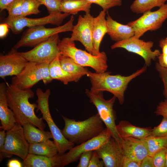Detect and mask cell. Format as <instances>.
<instances>
[{
    "instance_id": "cell-16",
    "label": "cell",
    "mask_w": 167,
    "mask_h": 167,
    "mask_svg": "<svg viewBox=\"0 0 167 167\" xmlns=\"http://www.w3.org/2000/svg\"><path fill=\"white\" fill-rule=\"evenodd\" d=\"M105 167H122L125 155L120 144L111 137L105 144L96 149Z\"/></svg>"
},
{
    "instance_id": "cell-43",
    "label": "cell",
    "mask_w": 167,
    "mask_h": 167,
    "mask_svg": "<svg viewBox=\"0 0 167 167\" xmlns=\"http://www.w3.org/2000/svg\"><path fill=\"white\" fill-rule=\"evenodd\" d=\"M141 162L125 156L122 167H140Z\"/></svg>"
},
{
    "instance_id": "cell-3",
    "label": "cell",
    "mask_w": 167,
    "mask_h": 167,
    "mask_svg": "<svg viewBox=\"0 0 167 167\" xmlns=\"http://www.w3.org/2000/svg\"><path fill=\"white\" fill-rule=\"evenodd\" d=\"M62 116L65 123L62 133L74 144H79L97 136L104 129V123L98 113L81 121Z\"/></svg>"
},
{
    "instance_id": "cell-17",
    "label": "cell",
    "mask_w": 167,
    "mask_h": 167,
    "mask_svg": "<svg viewBox=\"0 0 167 167\" xmlns=\"http://www.w3.org/2000/svg\"><path fill=\"white\" fill-rule=\"evenodd\" d=\"M28 61L13 48L5 55L0 56V77L15 76L19 74Z\"/></svg>"
},
{
    "instance_id": "cell-6",
    "label": "cell",
    "mask_w": 167,
    "mask_h": 167,
    "mask_svg": "<svg viewBox=\"0 0 167 167\" xmlns=\"http://www.w3.org/2000/svg\"><path fill=\"white\" fill-rule=\"evenodd\" d=\"M49 64L28 62L20 73L13 77L11 84L22 90L30 89L40 80L46 85L52 79L49 72Z\"/></svg>"
},
{
    "instance_id": "cell-1",
    "label": "cell",
    "mask_w": 167,
    "mask_h": 167,
    "mask_svg": "<svg viewBox=\"0 0 167 167\" xmlns=\"http://www.w3.org/2000/svg\"><path fill=\"white\" fill-rule=\"evenodd\" d=\"M6 94L9 107L13 111L17 123L21 126L29 123L41 129L46 127L42 118L37 117L34 110L37 105L31 104L29 99L34 96V92L31 89H21L11 84H6Z\"/></svg>"
},
{
    "instance_id": "cell-20",
    "label": "cell",
    "mask_w": 167,
    "mask_h": 167,
    "mask_svg": "<svg viewBox=\"0 0 167 167\" xmlns=\"http://www.w3.org/2000/svg\"><path fill=\"white\" fill-rule=\"evenodd\" d=\"M108 34L116 42L122 41L135 35L133 29L127 24L124 25L113 20L109 14L106 17Z\"/></svg>"
},
{
    "instance_id": "cell-7",
    "label": "cell",
    "mask_w": 167,
    "mask_h": 167,
    "mask_svg": "<svg viewBox=\"0 0 167 167\" xmlns=\"http://www.w3.org/2000/svg\"><path fill=\"white\" fill-rule=\"evenodd\" d=\"M74 17L71 16L69 20L64 25L54 28H46L44 25L29 28L23 33L20 39L13 48L17 50L23 47L36 46L48 39L52 36L60 33L72 30Z\"/></svg>"
},
{
    "instance_id": "cell-36",
    "label": "cell",
    "mask_w": 167,
    "mask_h": 167,
    "mask_svg": "<svg viewBox=\"0 0 167 167\" xmlns=\"http://www.w3.org/2000/svg\"><path fill=\"white\" fill-rule=\"evenodd\" d=\"M150 136H167V117H164L160 124L152 129Z\"/></svg>"
},
{
    "instance_id": "cell-10",
    "label": "cell",
    "mask_w": 167,
    "mask_h": 167,
    "mask_svg": "<svg viewBox=\"0 0 167 167\" xmlns=\"http://www.w3.org/2000/svg\"><path fill=\"white\" fill-rule=\"evenodd\" d=\"M167 19V3H165L156 11L143 13L141 16L127 24L133 29L134 36L139 38L148 31H156L160 28Z\"/></svg>"
},
{
    "instance_id": "cell-15",
    "label": "cell",
    "mask_w": 167,
    "mask_h": 167,
    "mask_svg": "<svg viewBox=\"0 0 167 167\" xmlns=\"http://www.w3.org/2000/svg\"><path fill=\"white\" fill-rule=\"evenodd\" d=\"M70 15L66 13H62L61 12H57L41 18H30L21 16L11 20L4 21V22L8 24L14 34H18L26 27L29 28L49 24L59 26L64 19Z\"/></svg>"
},
{
    "instance_id": "cell-48",
    "label": "cell",
    "mask_w": 167,
    "mask_h": 167,
    "mask_svg": "<svg viewBox=\"0 0 167 167\" xmlns=\"http://www.w3.org/2000/svg\"><path fill=\"white\" fill-rule=\"evenodd\" d=\"M165 167H167V152H166V162Z\"/></svg>"
},
{
    "instance_id": "cell-24",
    "label": "cell",
    "mask_w": 167,
    "mask_h": 167,
    "mask_svg": "<svg viewBox=\"0 0 167 167\" xmlns=\"http://www.w3.org/2000/svg\"><path fill=\"white\" fill-rule=\"evenodd\" d=\"M22 126L25 137L29 144L38 143L50 139H53L50 131L37 128L30 123H25Z\"/></svg>"
},
{
    "instance_id": "cell-46",
    "label": "cell",
    "mask_w": 167,
    "mask_h": 167,
    "mask_svg": "<svg viewBox=\"0 0 167 167\" xmlns=\"http://www.w3.org/2000/svg\"><path fill=\"white\" fill-rule=\"evenodd\" d=\"M6 165L8 167H23L22 163L19 161L15 159L9 160Z\"/></svg>"
},
{
    "instance_id": "cell-14",
    "label": "cell",
    "mask_w": 167,
    "mask_h": 167,
    "mask_svg": "<svg viewBox=\"0 0 167 167\" xmlns=\"http://www.w3.org/2000/svg\"><path fill=\"white\" fill-rule=\"evenodd\" d=\"M112 137L106 127L97 136L76 146H74L66 153L61 155L62 167L77 161L81 154L89 151L96 150L106 143Z\"/></svg>"
},
{
    "instance_id": "cell-29",
    "label": "cell",
    "mask_w": 167,
    "mask_h": 167,
    "mask_svg": "<svg viewBox=\"0 0 167 167\" xmlns=\"http://www.w3.org/2000/svg\"><path fill=\"white\" fill-rule=\"evenodd\" d=\"M167 0H135L130 6L131 11L136 14L143 13L153 8L159 7L165 3Z\"/></svg>"
},
{
    "instance_id": "cell-37",
    "label": "cell",
    "mask_w": 167,
    "mask_h": 167,
    "mask_svg": "<svg viewBox=\"0 0 167 167\" xmlns=\"http://www.w3.org/2000/svg\"><path fill=\"white\" fill-rule=\"evenodd\" d=\"M155 67L163 82L164 86L163 95L165 99L167 100V67L162 66L158 62L156 63Z\"/></svg>"
},
{
    "instance_id": "cell-49",
    "label": "cell",
    "mask_w": 167,
    "mask_h": 167,
    "mask_svg": "<svg viewBox=\"0 0 167 167\" xmlns=\"http://www.w3.org/2000/svg\"><path fill=\"white\" fill-rule=\"evenodd\" d=\"M63 1H67V0H62Z\"/></svg>"
},
{
    "instance_id": "cell-28",
    "label": "cell",
    "mask_w": 167,
    "mask_h": 167,
    "mask_svg": "<svg viewBox=\"0 0 167 167\" xmlns=\"http://www.w3.org/2000/svg\"><path fill=\"white\" fill-rule=\"evenodd\" d=\"M92 3L87 0H62L61 12L75 15L80 11H90Z\"/></svg>"
},
{
    "instance_id": "cell-18",
    "label": "cell",
    "mask_w": 167,
    "mask_h": 167,
    "mask_svg": "<svg viewBox=\"0 0 167 167\" xmlns=\"http://www.w3.org/2000/svg\"><path fill=\"white\" fill-rule=\"evenodd\" d=\"M121 146L125 156L141 162L149 154L144 139L128 137L122 139Z\"/></svg>"
},
{
    "instance_id": "cell-22",
    "label": "cell",
    "mask_w": 167,
    "mask_h": 167,
    "mask_svg": "<svg viewBox=\"0 0 167 167\" xmlns=\"http://www.w3.org/2000/svg\"><path fill=\"white\" fill-rule=\"evenodd\" d=\"M118 132L122 139L132 137L144 139L150 136L152 129L140 127L132 125L128 121H121L116 125Z\"/></svg>"
},
{
    "instance_id": "cell-26",
    "label": "cell",
    "mask_w": 167,
    "mask_h": 167,
    "mask_svg": "<svg viewBox=\"0 0 167 167\" xmlns=\"http://www.w3.org/2000/svg\"><path fill=\"white\" fill-rule=\"evenodd\" d=\"M28 153L51 157L58 154V150L54 141L49 139L38 143L29 144Z\"/></svg>"
},
{
    "instance_id": "cell-30",
    "label": "cell",
    "mask_w": 167,
    "mask_h": 167,
    "mask_svg": "<svg viewBox=\"0 0 167 167\" xmlns=\"http://www.w3.org/2000/svg\"><path fill=\"white\" fill-rule=\"evenodd\" d=\"M149 154L152 156L158 151L164 148L167 149V136H150L145 139Z\"/></svg>"
},
{
    "instance_id": "cell-41",
    "label": "cell",
    "mask_w": 167,
    "mask_h": 167,
    "mask_svg": "<svg viewBox=\"0 0 167 167\" xmlns=\"http://www.w3.org/2000/svg\"><path fill=\"white\" fill-rule=\"evenodd\" d=\"M96 150L93 151L88 167H103L104 163L101 161Z\"/></svg>"
},
{
    "instance_id": "cell-38",
    "label": "cell",
    "mask_w": 167,
    "mask_h": 167,
    "mask_svg": "<svg viewBox=\"0 0 167 167\" xmlns=\"http://www.w3.org/2000/svg\"><path fill=\"white\" fill-rule=\"evenodd\" d=\"M167 150L166 148L162 149L152 156L154 167H165Z\"/></svg>"
},
{
    "instance_id": "cell-21",
    "label": "cell",
    "mask_w": 167,
    "mask_h": 167,
    "mask_svg": "<svg viewBox=\"0 0 167 167\" xmlns=\"http://www.w3.org/2000/svg\"><path fill=\"white\" fill-rule=\"evenodd\" d=\"M62 163L58 153L51 157L28 153L22 163L24 167H60Z\"/></svg>"
},
{
    "instance_id": "cell-19",
    "label": "cell",
    "mask_w": 167,
    "mask_h": 167,
    "mask_svg": "<svg viewBox=\"0 0 167 167\" xmlns=\"http://www.w3.org/2000/svg\"><path fill=\"white\" fill-rule=\"evenodd\" d=\"M6 86L4 83L0 84V128L6 131L12 128L17 123L14 114L8 105Z\"/></svg>"
},
{
    "instance_id": "cell-2",
    "label": "cell",
    "mask_w": 167,
    "mask_h": 167,
    "mask_svg": "<svg viewBox=\"0 0 167 167\" xmlns=\"http://www.w3.org/2000/svg\"><path fill=\"white\" fill-rule=\"evenodd\" d=\"M146 65L131 74L126 76L120 75H111V72H92L89 71L87 75L90 79L91 92L97 93L106 91L112 93L118 99L121 105L124 101V93L129 83L134 79L144 72Z\"/></svg>"
},
{
    "instance_id": "cell-40",
    "label": "cell",
    "mask_w": 167,
    "mask_h": 167,
    "mask_svg": "<svg viewBox=\"0 0 167 167\" xmlns=\"http://www.w3.org/2000/svg\"><path fill=\"white\" fill-rule=\"evenodd\" d=\"M155 113L157 116L167 117V100L161 101L156 107Z\"/></svg>"
},
{
    "instance_id": "cell-34",
    "label": "cell",
    "mask_w": 167,
    "mask_h": 167,
    "mask_svg": "<svg viewBox=\"0 0 167 167\" xmlns=\"http://www.w3.org/2000/svg\"><path fill=\"white\" fill-rule=\"evenodd\" d=\"M47 8L49 14L61 12V5L62 0H37Z\"/></svg>"
},
{
    "instance_id": "cell-44",
    "label": "cell",
    "mask_w": 167,
    "mask_h": 167,
    "mask_svg": "<svg viewBox=\"0 0 167 167\" xmlns=\"http://www.w3.org/2000/svg\"><path fill=\"white\" fill-rule=\"evenodd\" d=\"M140 167H154L152 156L148 155L141 162Z\"/></svg>"
},
{
    "instance_id": "cell-4",
    "label": "cell",
    "mask_w": 167,
    "mask_h": 167,
    "mask_svg": "<svg viewBox=\"0 0 167 167\" xmlns=\"http://www.w3.org/2000/svg\"><path fill=\"white\" fill-rule=\"evenodd\" d=\"M58 46L61 54L70 58L82 66L91 67L97 73L105 72L107 69V56L104 51L98 55H92L77 48L70 37L63 38L58 43Z\"/></svg>"
},
{
    "instance_id": "cell-42",
    "label": "cell",
    "mask_w": 167,
    "mask_h": 167,
    "mask_svg": "<svg viewBox=\"0 0 167 167\" xmlns=\"http://www.w3.org/2000/svg\"><path fill=\"white\" fill-rule=\"evenodd\" d=\"M6 131L4 130L0 131V161L1 162L3 159L8 158L7 156L4 152Z\"/></svg>"
},
{
    "instance_id": "cell-11",
    "label": "cell",
    "mask_w": 167,
    "mask_h": 167,
    "mask_svg": "<svg viewBox=\"0 0 167 167\" xmlns=\"http://www.w3.org/2000/svg\"><path fill=\"white\" fill-rule=\"evenodd\" d=\"M154 43L152 41H145L134 36L122 41L116 42L111 47L112 49L122 48L129 52L136 54L144 59L145 65L150 66L152 61L158 58L161 52L159 49L152 51Z\"/></svg>"
},
{
    "instance_id": "cell-33",
    "label": "cell",
    "mask_w": 167,
    "mask_h": 167,
    "mask_svg": "<svg viewBox=\"0 0 167 167\" xmlns=\"http://www.w3.org/2000/svg\"><path fill=\"white\" fill-rule=\"evenodd\" d=\"M92 3L98 5L107 11L110 8L120 6L122 5V0H87Z\"/></svg>"
},
{
    "instance_id": "cell-47",
    "label": "cell",
    "mask_w": 167,
    "mask_h": 167,
    "mask_svg": "<svg viewBox=\"0 0 167 167\" xmlns=\"http://www.w3.org/2000/svg\"><path fill=\"white\" fill-rule=\"evenodd\" d=\"M16 0H0V11L6 9L7 6L12 2Z\"/></svg>"
},
{
    "instance_id": "cell-23",
    "label": "cell",
    "mask_w": 167,
    "mask_h": 167,
    "mask_svg": "<svg viewBox=\"0 0 167 167\" xmlns=\"http://www.w3.org/2000/svg\"><path fill=\"white\" fill-rule=\"evenodd\" d=\"M106 11L103 10L96 17L94 18L92 38L93 45L97 54H100V46L102 39L107 33V27L105 15Z\"/></svg>"
},
{
    "instance_id": "cell-8",
    "label": "cell",
    "mask_w": 167,
    "mask_h": 167,
    "mask_svg": "<svg viewBox=\"0 0 167 167\" xmlns=\"http://www.w3.org/2000/svg\"><path fill=\"white\" fill-rule=\"evenodd\" d=\"M85 93L90 102L96 108L101 119L110 131L112 137L121 144L122 139L117 129L116 116L113 109L116 97L113 96L110 99L106 100L104 98L103 92L94 93L86 89Z\"/></svg>"
},
{
    "instance_id": "cell-13",
    "label": "cell",
    "mask_w": 167,
    "mask_h": 167,
    "mask_svg": "<svg viewBox=\"0 0 167 167\" xmlns=\"http://www.w3.org/2000/svg\"><path fill=\"white\" fill-rule=\"evenodd\" d=\"M94 18L90 11L85 12L84 16L79 15L77 24L74 25L70 38L72 41H79L88 52L97 56L99 54L95 50L93 43Z\"/></svg>"
},
{
    "instance_id": "cell-32",
    "label": "cell",
    "mask_w": 167,
    "mask_h": 167,
    "mask_svg": "<svg viewBox=\"0 0 167 167\" xmlns=\"http://www.w3.org/2000/svg\"><path fill=\"white\" fill-rule=\"evenodd\" d=\"M41 5L37 0H25L22 5V16L39 13V7Z\"/></svg>"
},
{
    "instance_id": "cell-45",
    "label": "cell",
    "mask_w": 167,
    "mask_h": 167,
    "mask_svg": "<svg viewBox=\"0 0 167 167\" xmlns=\"http://www.w3.org/2000/svg\"><path fill=\"white\" fill-rule=\"evenodd\" d=\"M9 26L6 23H4L0 24V37L2 38L5 37L9 32Z\"/></svg>"
},
{
    "instance_id": "cell-12",
    "label": "cell",
    "mask_w": 167,
    "mask_h": 167,
    "mask_svg": "<svg viewBox=\"0 0 167 167\" xmlns=\"http://www.w3.org/2000/svg\"><path fill=\"white\" fill-rule=\"evenodd\" d=\"M29 144L25 137L23 127L20 124L17 123L6 131L4 152L8 158L14 155L24 160L29 153Z\"/></svg>"
},
{
    "instance_id": "cell-35",
    "label": "cell",
    "mask_w": 167,
    "mask_h": 167,
    "mask_svg": "<svg viewBox=\"0 0 167 167\" xmlns=\"http://www.w3.org/2000/svg\"><path fill=\"white\" fill-rule=\"evenodd\" d=\"M162 53L158 57V63L162 66L167 67V36L161 39L159 42Z\"/></svg>"
},
{
    "instance_id": "cell-31",
    "label": "cell",
    "mask_w": 167,
    "mask_h": 167,
    "mask_svg": "<svg viewBox=\"0 0 167 167\" xmlns=\"http://www.w3.org/2000/svg\"><path fill=\"white\" fill-rule=\"evenodd\" d=\"M25 0H16L7 7L8 16L4 21L11 20L22 16V5Z\"/></svg>"
},
{
    "instance_id": "cell-25",
    "label": "cell",
    "mask_w": 167,
    "mask_h": 167,
    "mask_svg": "<svg viewBox=\"0 0 167 167\" xmlns=\"http://www.w3.org/2000/svg\"><path fill=\"white\" fill-rule=\"evenodd\" d=\"M60 63L62 68L72 75L76 82L85 75H87L89 71L87 68L76 63L70 58L60 54L59 55Z\"/></svg>"
},
{
    "instance_id": "cell-5",
    "label": "cell",
    "mask_w": 167,
    "mask_h": 167,
    "mask_svg": "<svg viewBox=\"0 0 167 167\" xmlns=\"http://www.w3.org/2000/svg\"><path fill=\"white\" fill-rule=\"evenodd\" d=\"M37 97L36 111L40 110L42 118L46 122L53 136L54 141L57 146L58 153L62 155L74 146V144L66 139L61 130L56 125L51 116L49 106V99L51 94L49 88L43 92L41 89L37 88L36 91Z\"/></svg>"
},
{
    "instance_id": "cell-9",
    "label": "cell",
    "mask_w": 167,
    "mask_h": 167,
    "mask_svg": "<svg viewBox=\"0 0 167 167\" xmlns=\"http://www.w3.org/2000/svg\"><path fill=\"white\" fill-rule=\"evenodd\" d=\"M60 41L59 34H57L32 49L19 53L28 62L49 64L61 54L58 46Z\"/></svg>"
},
{
    "instance_id": "cell-27",
    "label": "cell",
    "mask_w": 167,
    "mask_h": 167,
    "mask_svg": "<svg viewBox=\"0 0 167 167\" xmlns=\"http://www.w3.org/2000/svg\"><path fill=\"white\" fill-rule=\"evenodd\" d=\"M59 55L49 64V68L51 78L53 80H58L65 85L71 82H76L73 76L62 68L59 61Z\"/></svg>"
},
{
    "instance_id": "cell-39",
    "label": "cell",
    "mask_w": 167,
    "mask_h": 167,
    "mask_svg": "<svg viewBox=\"0 0 167 167\" xmlns=\"http://www.w3.org/2000/svg\"><path fill=\"white\" fill-rule=\"evenodd\" d=\"M94 150L89 151L82 153L79 158L77 167H88Z\"/></svg>"
}]
</instances>
